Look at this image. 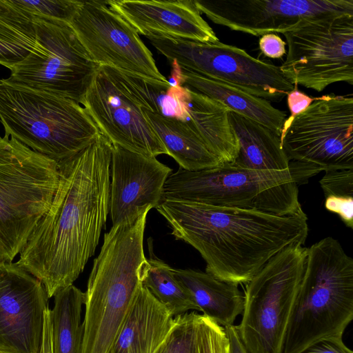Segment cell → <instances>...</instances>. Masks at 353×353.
<instances>
[{
  "mask_svg": "<svg viewBox=\"0 0 353 353\" xmlns=\"http://www.w3.org/2000/svg\"><path fill=\"white\" fill-rule=\"evenodd\" d=\"M112 143L100 133L58 162L59 181L48 210L17 262L43 285L48 299L71 285L94 254L110 212Z\"/></svg>",
  "mask_w": 353,
  "mask_h": 353,
  "instance_id": "obj_1",
  "label": "cell"
},
{
  "mask_svg": "<svg viewBox=\"0 0 353 353\" xmlns=\"http://www.w3.org/2000/svg\"><path fill=\"white\" fill-rule=\"evenodd\" d=\"M171 234L195 248L205 272L229 283H247L286 247L303 245L305 213L277 216L251 209L162 200L155 208Z\"/></svg>",
  "mask_w": 353,
  "mask_h": 353,
  "instance_id": "obj_2",
  "label": "cell"
},
{
  "mask_svg": "<svg viewBox=\"0 0 353 353\" xmlns=\"http://www.w3.org/2000/svg\"><path fill=\"white\" fill-rule=\"evenodd\" d=\"M147 215L112 225L104 234L85 292L80 353H109L132 307L148 264L143 250Z\"/></svg>",
  "mask_w": 353,
  "mask_h": 353,
  "instance_id": "obj_3",
  "label": "cell"
},
{
  "mask_svg": "<svg viewBox=\"0 0 353 353\" xmlns=\"http://www.w3.org/2000/svg\"><path fill=\"white\" fill-rule=\"evenodd\" d=\"M352 319L353 259L327 236L307 248L283 353H300L318 341L343 338Z\"/></svg>",
  "mask_w": 353,
  "mask_h": 353,
  "instance_id": "obj_4",
  "label": "cell"
},
{
  "mask_svg": "<svg viewBox=\"0 0 353 353\" xmlns=\"http://www.w3.org/2000/svg\"><path fill=\"white\" fill-rule=\"evenodd\" d=\"M0 120L5 135L60 162L72 157L101 133L78 102L0 80Z\"/></svg>",
  "mask_w": 353,
  "mask_h": 353,
  "instance_id": "obj_5",
  "label": "cell"
},
{
  "mask_svg": "<svg viewBox=\"0 0 353 353\" xmlns=\"http://www.w3.org/2000/svg\"><path fill=\"white\" fill-rule=\"evenodd\" d=\"M162 200L251 209L277 216L304 213L288 169L257 170L232 163L199 171L179 168L168 177Z\"/></svg>",
  "mask_w": 353,
  "mask_h": 353,
  "instance_id": "obj_6",
  "label": "cell"
},
{
  "mask_svg": "<svg viewBox=\"0 0 353 353\" xmlns=\"http://www.w3.org/2000/svg\"><path fill=\"white\" fill-rule=\"evenodd\" d=\"M59 163L17 139L0 137V261L12 262L48 210Z\"/></svg>",
  "mask_w": 353,
  "mask_h": 353,
  "instance_id": "obj_7",
  "label": "cell"
},
{
  "mask_svg": "<svg viewBox=\"0 0 353 353\" xmlns=\"http://www.w3.org/2000/svg\"><path fill=\"white\" fill-rule=\"evenodd\" d=\"M306 255L302 244L290 245L245 283L242 318L236 328L249 353H283Z\"/></svg>",
  "mask_w": 353,
  "mask_h": 353,
  "instance_id": "obj_8",
  "label": "cell"
},
{
  "mask_svg": "<svg viewBox=\"0 0 353 353\" xmlns=\"http://www.w3.org/2000/svg\"><path fill=\"white\" fill-rule=\"evenodd\" d=\"M34 17L35 44L5 80L45 91L81 104L98 65L68 22Z\"/></svg>",
  "mask_w": 353,
  "mask_h": 353,
  "instance_id": "obj_9",
  "label": "cell"
},
{
  "mask_svg": "<svg viewBox=\"0 0 353 353\" xmlns=\"http://www.w3.org/2000/svg\"><path fill=\"white\" fill-rule=\"evenodd\" d=\"M147 39L180 70L222 81L268 101H281L294 88L279 66L236 46L165 36Z\"/></svg>",
  "mask_w": 353,
  "mask_h": 353,
  "instance_id": "obj_10",
  "label": "cell"
},
{
  "mask_svg": "<svg viewBox=\"0 0 353 353\" xmlns=\"http://www.w3.org/2000/svg\"><path fill=\"white\" fill-rule=\"evenodd\" d=\"M283 34L288 50L279 68L293 85L322 92L353 84V15L304 20Z\"/></svg>",
  "mask_w": 353,
  "mask_h": 353,
  "instance_id": "obj_11",
  "label": "cell"
},
{
  "mask_svg": "<svg viewBox=\"0 0 353 353\" xmlns=\"http://www.w3.org/2000/svg\"><path fill=\"white\" fill-rule=\"evenodd\" d=\"M282 148L290 161L315 164L323 171L353 169L352 96L316 97L292 121Z\"/></svg>",
  "mask_w": 353,
  "mask_h": 353,
  "instance_id": "obj_12",
  "label": "cell"
},
{
  "mask_svg": "<svg viewBox=\"0 0 353 353\" xmlns=\"http://www.w3.org/2000/svg\"><path fill=\"white\" fill-rule=\"evenodd\" d=\"M69 23L98 65L168 81L137 31L106 1H81Z\"/></svg>",
  "mask_w": 353,
  "mask_h": 353,
  "instance_id": "obj_13",
  "label": "cell"
},
{
  "mask_svg": "<svg viewBox=\"0 0 353 353\" xmlns=\"http://www.w3.org/2000/svg\"><path fill=\"white\" fill-rule=\"evenodd\" d=\"M81 105L112 144L149 157L168 152L117 70L99 66Z\"/></svg>",
  "mask_w": 353,
  "mask_h": 353,
  "instance_id": "obj_14",
  "label": "cell"
},
{
  "mask_svg": "<svg viewBox=\"0 0 353 353\" xmlns=\"http://www.w3.org/2000/svg\"><path fill=\"white\" fill-rule=\"evenodd\" d=\"M213 23L253 36L283 33L304 20L353 15V0H194Z\"/></svg>",
  "mask_w": 353,
  "mask_h": 353,
  "instance_id": "obj_15",
  "label": "cell"
},
{
  "mask_svg": "<svg viewBox=\"0 0 353 353\" xmlns=\"http://www.w3.org/2000/svg\"><path fill=\"white\" fill-rule=\"evenodd\" d=\"M48 299L38 279L17 263L0 261L1 353H40Z\"/></svg>",
  "mask_w": 353,
  "mask_h": 353,
  "instance_id": "obj_16",
  "label": "cell"
},
{
  "mask_svg": "<svg viewBox=\"0 0 353 353\" xmlns=\"http://www.w3.org/2000/svg\"><path fill=\"white\" fill-rule=\"evenodd\" d=\"M172 171L155 157L112 144L109 212L112 225L132 223L145 210L155 208Z\"/></svg>",
  "mask_w": 353,
  "mask_h": 353,
  "instance_id": "obj_17",
  "label": "cell"
},
{
  "mask_svg": "<svg viewBox=\"0 0 353 353\" xmlns=\"http://www.w3.org/2000/svg\"><path fill=\"white\" fill-rule=\"evenodd\" d=\"M106 3L146 37L165 36L208 43L219 41L194 0H110Z\"/></svg>",
  "mask_w": 353,
  "mask_h": 353,
  "instance_id": "obj_18",
  "label": "cell"
},
{
  "mask_svg": "<svg viewBox=\"0 0 353 353\" xmlns=\"http://www.w3.org/2000/svg\"><path fill=\"white\" fill-rule=\"evenodd\" d=\"M174 323V317L141 286L109 353H154Z\"/></svg>",
  "mask_w": 353,
  "mask_h": 353,
  "instance_id": "obj_19",
  "label": "cell"
},
{
  "mask_svg": "<svg viewBox=\"0 0 353 353\" xmlns=\"http://www.w3.org/2000/svg\"><path fill=\"white\" fill-rule=\"evenodd\" d=\"M172 65L174 83L185 85L219 101L230 111L262 125L280 137L286 114L270 101L222 81L183 71L175 63Z\"/></svg>",
  "mask_w": 353,
  "mask_h": 353,
  "instance_id": "obj_20",
  "label": "cell"
},
{
  "mask_svg": "<svg viewBox=\"0 0 353 353\" xmlns=\"http://www.w3.org/2000/svg\"><path fill=\"white\" fill-rule=\"evenodd\" d=\"M176 279L186 288L202 315L218 325H233L243 310L244 296L238 285L221 281L206 272L173 268Z\"/></svg>",
  "mask_w": 353,
  "mask_h": 353,
  "instance_id": "obj_21",
  "label": "cell"
},
{
  "mask_svg": "<svg viewBox=\"0 0 353 353\" xmlns=\"http://www.w3.org/2000/svg\"><path fill=\"white\" fill-rule=\"evenodd\" d=\"M228 119L239 144V152L232 164L257 170L288 169L290 161L279 136L262 125L230 110Z\"/></svg>",
  "mask_w": 353,
  "mask_h": 353,
  "instance_id": "obj_22",
  "label": "cell"
},
{
  "mask_svg": "<svg viewBox=\"0 0 353 353\" xmlns=\"http://www.w3.org/2000/svg\"><path fill=\"white\" fill-rule=\"evenodd\" d=\"M229 111L219 101L189 88V124L223 163H233L239 152L238 141L228 119Z\"/></svg>",
  "mask_w": 353,
  "mask_h": 353,
  "instance_id": "obj_23",
  "label": "cell"
},
{
  "mask_svg": "<svg viewBox=\"0 0 353 353\" xmlns=\"http://www.w3.org/2000/svg\"><path fill=\"white\" fill-rule=\"evenodd\" d=\"M147 119L172 157L188 171H199L223 164L189 123L144 111Z\"/></svg>",
  "mask_w": 353,
  "mask_h": 353,
  "instance_id": "obj_24",
  "label": "cell"
},
{
  "mask_svg": "<svg viewBox=\"0 0 353 353\" xmlns=\"http://www.w3.org/2000/svg\"><path fill=\"white\" fill-rule=\"evenodd\" d=\"M54 297V306L50 309L52 353H80L85 292L71 285Z\"/></svg>",
  "mask_w": 353,
  "mask_h": 353,
  "instance_id": "obj_25",
  "label": "cell"
},
{
  "mask_svg": "<svg viewBox=\"0 0 353 353\" xmlns=\"http://www.w3.org/2000/svg\"><path fill=\"white\" fill-rule=\"evenodd\" d=\"M35 41L33 15L13 0H0V64L12 68L31 52Z\"/></svg>",
  "mask_w": 353,
  "mask_h": 353,
  "instance_id": "obj_26",
  "label": "cell"
},
{
  "mask_svg": "<svg viewBox=\"0 0 353 353\" xmlns=\"http://www.w3.org/2000/svg\"><path fill=\"white\" fill-rule=\"evenodd\" d=\"M150 258L142 285L174 317L190 310L199 311L186 288L175 276L173 268L156 257L149 244Z\"/></svg>",
  "mask_w": 353,
  "mask_h": 353,
  "instance_id": "obj_27",
  "label": "cell"
},
{
  "mask_svg": "<svg viewBox=\"0 0 353 353\" xmlns=\"http://www.w3.org/2000/svg\"><path fill=\"white\" fill-rule=\"evenodd\" d=\"M199 314L192 311L174 316V323L154 353H198Z\"/></svg>",
  "mask_w": 353,
  "mask_h": 353,
  "instance_id": "obj_28",
  "label": "cell"
},
{
  "mask_svg": "<svg viewBox=\"0 0 353 353\" xmlns=\"http://www.w3.org/2000/svg\"><path fill=\"white\" fill-rule=\"evenodd\" d=\"M14 3L34 16L70 23L81 1L74 0L18 1Z\"/></svg>",
  "mask_w": 353,
  "mask_h": 353,
  "instance_id": "obj_29",
  "label": "cell"
},
{
  "mask_svg": "<svg viewBox=\"0 0 353 353\" xmlns=\"http://www.w3.org/2000/svg\"><path fill=\"white\" fill-rule=\"evenodd\" d=\"M229 342L224 327L199 314L197 323L198 353H228Z\"/></svg>",
  "mask_w": 353,
  "mask_h": 353,
  "instance_id": "obj_30",
  "label": "cell"
},
{
  "mask_svg": "<svg viewBox=\"0 0 353 353\" xmlns=\"http://www.w3.org/2000/svg\"><path fill=\"white\" fill-rule=\"evenodd\" d=\"M319 183L325 197H353V169L325 171Z\"/></svg>",
  "mask_w": 353,
  "mask_h": 353,
  "instance_id": "obj_31",
  "label": "cell"
},
{
  "mask_svg": "<svg viewBox=\"0 0 353 353\" xmlns=\"http://www.w3.org/2000/svg\"><path fill=\"white\" fill-rule=\"evenodd\" d=\"M315 99L316 98L310 97L301 92L298 89V85L294 84L293 90L287 94V103L290 115L285 119L282 127L280 136L281 144L283 139L294 118L304 112Z\"/></svg>",
  "mask_w": 353,
  "mask_h": 353,
  "instance_id": "obj_32",
  "label": "cell"
},
{
  "mask_svg": "<svg viewBox=\"0 0 353 353\" xmlns=\"http://www.w3.org/2000/svg\"><path fill=\"white\" fill-rule=\"evenodd\" d=\"M325 208L337 214L347 227L353 228V197H325Z\"/></svg>",
  "mask_w": 353,
  "mask_h": 353,
  "instance_id": "obj_33",
  "label": "cell"
},
{
  "mask_svg": "<svg viewBox=\"0 0 353 353\" xmlns=\"http://www.w3.org/2000/svg\"><path fill=\"white\" fill-rule=\"evenodd\" d=\"M285 42L276 34H266L260 38L259 46L261 52L267 57L281 59L286 53Z\"/></svg>",
  "mask_w": 353,
  "mask_h": 353,
  "instance_id": "obj_34",
  "label": "cell"
},
{
  "mask_svg": "<svg viewBox=\"0 0 353 353\" xmlns=\"http://www.w3.org/2000/svg\"><path fill=\"white\" fill-rule=\"evenodd\" d=\"M300 353H353L343 338L325 339L314 343Z\"/></svg>",
  "mask_w": 353,
  "mask_h": 353,
  "instance_id": "obj_35",
  "label": "cell"
},
{
  "mask_svg": "<svg viewBox=\"0 0 353 353\" xmlns=\"http://www.w3.org/2000/svg\"><path fill=\"white\" fill-rule=\"evenodd\" d=\"M288 170L297 185L307 183L310 178L323 171L317 165L299 161H290Z\"/></svg>",
  "mask_w": 353,
  "mask_h": 353,
  "instance_id": "obj_36",
  "label": "cell"
},
{
  "mask_svg": "<svg viewBox=\"0 0 353 353\" xmlns=\"http://www.w3.org/2000/svg\"><path fill=\"white\" fill-rule=\"evenodd\" d=\"M224 330L229 342L228 353H249L239 336L236 325H228Z\"/></svg>",
  "mask_w": 353,
  "mask_h": 353,
  "instance_id": "obj_37",
  "label": "cell"
},
{
  "mask_svg": "<svg viewBox=\"0 0 353 353\" xmlns=\"http://www.w3.org/2000/svg\"><path fill=\"white\" fill-rule=\"evenodd\" d=\"M40 353H52L51 327L50 321V308L47 311L46 315L43 342Z\"/></svg>",
  "mask_w": 353,
  "mask_h": 353,
  "instance_id": "obj_38",
  "label": "cell"
},
{
  "mask_svg": "<svg viewBox=\"0 0 353 353\" xmlns=\"http://www.w3.org/2000/svg\"><path fill=\"white\" fill-rule=\"evenodd\" d=\"M0 353H1V352H0Z\"/></svg>",
  "mask_w": 353,
  "mask_h": 353,
  "instance_id": "obj_39",
  "label": "cell"
}]
</instances>
